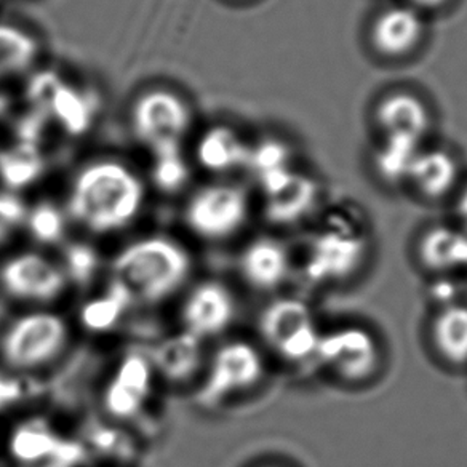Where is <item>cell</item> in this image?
<instances>
[{
	"label": "cell",
	"mask_w": 467,
	"mask_h": 467,
	"mask_svg": "<svg viewBox=\"0 0 467 467\" xmlns=\"http://www.w3.org/2000/svg\"><path fill=\"white\" fill-rule=\"evenodd\" d=\"M144 201L143 182L125 163L98 161L85 165L72 182L69 213L93 233L129 226Z\"/></svg>",
	"instance_id": "cell-1"
},
{
	"label": "cell",
	"mask_w": 467,
	"mask_h": 467,
	"mask_svg": "<svg viewBox=\"0 0 467 467\" xmlns=\"http://www.w3.org/2000/svg\"><path fill=\"white\" fill-rule=\"evenodd\" d=\"M191 260L184 248L165 237L135 242L117 254L114 280L130 292L131 298L159 301L167 298L188 277Z\"/></svg>",
	"instance_id": "cell-2"
},
{
	"label": "cell",
	"mask_w": 467,
	"mask_h": 467,
	"mask_svg": "<svg viewBox=\"0 0 467 467\" xmlns=\"http://www.w3.org/2000/svg\"><path fill=\"white\" fill-rule=\"evenodd\" d=\"M191 119L188 103L165 88L146 91L131 108L133 133L150 154L182 148Z\"/></svg>",
	"instance_id": "cell-3"
},
{
	"label": "cell",
	"mask_w": 467,
	"mask_h": 467,
	"mask_svg": "<svg viewBox=\"0 0 467 467\" xmlns=\"http://www.w3.org/2000/svg\"><path fill=\"white\" fill-rule=\"evenodd\" d=\"M31 109L58 125L69 137H82L95 122L97 108L88 93L66 82L57 71L34 74L26 87Z\"/></svg>",
	"instance_id": "cell-4"
},
{
	"label": "cell",
	"mask_w": 467,
	"mask_h": 467,
	"mask_svg": "<svg viewBox=\"0 0 467 467\" xmlns=\"http://www.w3.org/2000/svg\"><path fill=\"white\" fill-rule=\"evenodd\" d=\"M266 343L288 362L316 360L322 333L309 306L299 299L284 298L267 306L260 322Z\"/></svg>",
	"instance_id": "cell-5"
},
{
	"label": "cell",
	"mask_w": 467,
	"mask_h": 467,
	"mask_svg": "<svg viewBox=\"0 0 467 467\" xmlns=\"http://www.w3.org/2000/svg\"><path fill=\"white\" fill-rule=\"evenodd\" d=\"M66 339L63 318L53 312H33L10 325L2 339V356L14 368H36L57 358Z\"/></svg>",
	"instance_id": "cell-6"
},
{
	"label": "cell",
	"mask_w": 467,
	"mask_h": 467,
	"mask_svg": "<svg viewBox=\"0 0 467 467\" xmlns=\"http://www.w3.org/2000/svg\"><path fill=\"white\" fill-rule=\"evenodd\" d=\"M316 362L346 381H364L377 371L379 348L370 331L360 327H341L322 333Z\"/></svg>",
	"instance_id": "cell-7"
},
{
	"label": "cell",
	"mask_w": 467,
	"mask_h": 467,
	"mask_svg": "<svg viewBox=\"0 0 467 467\" xmlns=\"http://www.w3.org/2000/svg\"><path fill=\"white\" fill-rule=\"evenodd\" d=\"M248 199L234 184L201 189L186 207V223L203 239H224L237 233L247 220Z\"/></svg>",
	"instance_id": "cell-8"
},
{
	"label": "cell",
	"mask_w": 467,
	"mask_h": 467,
	"mask_svg": "<svg viewBox=\"0 0 467 467\" xmlns=\"http://www.w3.org/2000/svg\"><path fill=\"white\" fill-rule=\"evenodd\" d=\"M263 371V358L252 344L242 341L226 344L214 356L199 402L203 407H213L235 392L250 389L260 381Z\"/></svg>",
	"instance_id": "cell-9"
},
{
	"label": "cell",
	"mask_w": 467,
	"mask_h": 467,
	"mask_svg": "<svg viewBox=\"0 0 467 467\" xmlns=\"http://www.w3.org/2000/svg\"><path fill=\"white\" fill-rule=\"evenodd\" d=\"M367 252L364 235L350 227L331 224L312 241L306 273L314 282L348 279L362 265Z\"/></svg>",
	"instance_id": "cell-10"
},
{
	"label": "cell",
	"mask_w": 467,
	"mask_h": 467,
	"mask_svg": "<svg viewBox=\"0 0 467 467\" xmlns=\"http://www.w3.org/2000/svg\"><path fill=\"white\" fill-rule=\"evenodd\" d=\"M266 197L267 220L277 224H293L306 218L316 207L317 182L293 169L280 170L261 178Z\"/></svg>",
	"instance_id": "cell-11"
},
{
	"label": "cell",
	"mask_w": 467,
	"mask_h": 467,
	"mask_svg": "<svg viewBox=\"0 0 467 467\" xmlns=\"http://www.w3.org/2000/svg\"><path fill=\"white\" fill-rule=\"evenodd\" d=\"M8 295L25 301H50L65 290V275L52 261L36 254H16L0 269Z\"/></svg>",
	"instance_id": "cell-12"
},
{
	"label": "cell",
	"mask_w": 467,
	"mask_h": 467,
	"mask_svg": "<svg viewBox=\"0 0 467 467\" xmlns=\"http://www.w3.org/2000/svg\"><path fill=\"white\" fill-rule=\"evenodd\" d=\"M422 36L424 23L415 7L386 8L371 23V47L386 58H403L415 52Z\"/></svg>",
	"instance_id": "cell-13"
},
{
	"label": "cell",
	"mask_w": 467,
	"mask_h": 467,
	"mask_svg": "<svg viewBox=\"0 0 467 467\" xmlns=\"http://www.w3.org/2000/svg\"><path fill=\"white\" fill-rule=\"evenodd\" d=\"M150 392V365L143 356L130 354L119 365L104 392V407L116 418H131L143 409Z\"/></svg>",
	"instance_id": "cell-14"
},
{
	"label": "cell",
	"mask_w": 467,
	"mask_h": 467,
	"mask_svg": "<svg viewBox=\"0 0 467 467\" xmlns=\"http://www.w3.org/2000/svg\"><path fill=\"white\" fill-rule=\"evenodd\" d=\"M233 317V296L216 282H207L197 286L182 309L186 331L201 339L221 333L231 324Z\"/></svg>",
	"instance_id": "cell-15"
},
{
	"label": "cell",
	"mask_w": 467,
	"mask_h": 467,
	"mask_svg": "<svg viewBox=\"0 0 467 467\" xmlns=\"http://www.w3.org/2000/svg\"><path fill=\"white\" fill-rule=\"evenodd\" d=\"M377 124L383 135H400L422 141L431 127V114L421 98L409 91H394L378 103Z\"/></svg>",
	"instance_id": "cell-16"
},
{
	"label": "cell",
	"mask_w": 467,
	"mask_h": 467,
	"mask_svg": "<svg viewBox=\"0 0 467 467\" xmlns=\"http://www.w3.org/2000/svg\"><path fill=\"white\" fill-rule=\"evenodd\" d=\"M241 269L250 285L273 290L286 279L290 260L284 245L273 239L252 242L242 254Z\"/></svg>",
	"instance_id": "cell-17"
},
{
	"label": "cell",
	"mask_w": 467,
	"mask_h": 467,
	"mask_svg": "<svg viewBox=\"0 0 467 467\" xmlns=\"http://www.w3.org/2000/svg\"><path fill=\"white\" fill-rule=\"evenodd\" d=\"M248 146L237 131L226 125H216L202 135L195 146V159L203 169L224 173L247 165Z\"/></svg>",
	"instance_id": "cell-18"
},
{
	"label": "cell",
	"mask_w": 467,
	"mask_h": 467,
	"mask_svg": "<svg viewBox=\"0 0 467 467\" xmlns=\"http://www.w3.org/2000/svg\"><path fill=\"white\" fill-rule=\"evenodd\" d=\"M458 163L445 150H420L410 169L409 180L426 199H441L453 191L458 182Z\"/></svg>",
	"instance_id": "cell-19"
},
{
	"label": "cell",
	"mask_w": 467,
	"mask_h": 467,
	"mask_svg": "<svg viewBox=\"0 0 467 467\" xmlns=\"http://www.w3.org/2000/svg\"><path fill=\"white\" fill-rule=\"evenodd\" d=\"M10 451L14 458L27 464L55 456L61 461L78 456V448L61 441L52 428L42 421L25 422L15 429L14 435L10 437Z\"/></svg>",
	"instance_id": "cell-20"
},
{
	"label": "cell",
	"mask_w": 467,
	"mask_h": 467,
	"mask_svg": "<svg viewBox=\"0 0 467 467\" xmlns=\"http://www.w3.org/2000/svg\"><path fill=\"white\" fill-rule=\"evenodd\" d=\"M201 337L189 331L167 337L152 352L157 370L170 381H184L192 377L201 365Z\"/></svg>",
	"instance_id": "cell-21"
},
{
	"label": "cell",
	"mask_w": 467,
	"mask_h": 467,
	"mask_svg": "<svg viewBox=\"0 0 467 467\" xmlns=\"http://www.w3.org/2000/svg\"><path fill=\"white\" fill-rule=\"evenodd\" d=\"M424 266L434 271L467 267V233L453 227L437 226L424 234L420 244Z\"/></svg>",
	"instance_id": "cell-22"
},
{
	"label": "cell",
	"mask_w": 467,
	"mask_h": 467,
	"mask_svg": "<svg viewBox=\"0 0 467 467\" xmlns=\"http://www.w3.org/2000/svg\"><path fill=\"white\" fill-rule=\"evenodd\" d=\"M432 341L448 364H467L466 306L448 305L439 311L432 322Z\"/></svg>",
	"instance_id": "cell-23"
},
{
	"label": "cell",
	"mask_w": 467,
	"mask_h": 467,
	"mask_svg": "<svg viewBox=\"0 0 467 467\" xmlns=\"http://www.w3.org/2000/svg\"><path fill=\"white\" fill-rule=\"evenodd\" d=\"M46 173V157L42 148L15 141L0 150V182L12 191L33 186Z\"/></svg>",
	"instance_id": "cell-24"
},
{
	"label": "cell",
	"mask_w": 467,
	"mask_h": 467,
	"mask_svg": "<svg viewBox=\"0 0 467 467\" xmlns=\"http://www.w3.org/2000/svg\"><path fill=\"white\" fill-rule=\"evenodd\" d=\"M39 44L21 27L0 23V76H15L33 67Z\"/></svg>",
	"instance_id": "cell-25"
},
{
	"label": "cell",
	"mask_w": 467,
	"mask_h": 467,
	"mask_svg": "<svg viewBox=\"0 0 467 467\" xmlns=\"http://www.w3.org/2000/svg\"><path fill=\"white\" fill-rule=\"evenodd\" d=\"M420 143L415 138L400 135H384L383 143L377 150L375 165L384 182H402L409 180L410 169L420 152Z\"/></svg>",
	"instance_id": "cell-26"
},
{
	"label": "cell",
	"mask_w": 467,
	"mask_h": 467,
	"mask_svg": "<svg viewBox=\"0 0 467 467\" xmlns=\"http://www.w3.org/2000/svg\"><path fill=\"white\" fill-rule=\"evenodd\" d=\"M131 295L122 284L112 280L108 292L99 298L91 299L82 307L80 320L87 330L101 333L116 327L130 306Z\"/></svg>",
	"instance_id": "cell-27"
},
{
	"label": "cell",
	"mask_w": 467,
	"mask_h": 467,
	"mask_svg": "<svg viewBox=\"0 0 467 467\" xmlns=\"http://www.w3.org/2000/svg\"><path fill=\"white\" fill-rule=\"evenodd\" d=\"M150 165V178L159 191L175 194L182 191L189 180V165L182 154V148L154 152Z\"/></svg>",
	"instance_id": "cell-28"
},
{
	"label": "cell",
	"mask_w": 467,
	"mask_h": 467,
	"mask_svg": "<svg viewBox=\"0 0 467 467\" xmlns=\"http://www.w3.org/2000/svg\"><path fill=\"white\" fill-rule=\"evenodd\" d=\"M290 159L292 154L285 143H282L279 140H265L254 148H250L245 167L252 170L256 178L261 180L280 170L292 169Z\"/></svg>",
	"instance_id": "cell-29"
},
{
	"label": "cell",
	"mask_w": 467,
	"mask_h": 467,
	"mask_svg": "<svg viewBox=\"0 0 467 467\" xmlns=\"http://www.w3.org/2000/svg\"><path fill=\"white\" fill-rule=\"evenodd\" d=\"M25 221L34 239L42 244H55L65 233V216L52 202H40L27 212Z\"/></svg>",
	"instance_id": "cell-30"
},
{
	"label": "cell",
	"mask_w": 467,
	"mask_h": 467,
	"mask_svg": "<svg viewBox=\"0 0 467 467\" xmlns=\"http://www.w3.org/2000/svg\"><path fill=\"white\" fill-rule=\"evenodd\" d=\"M65 265L67 275L78 285H85L93 279L99 260L95 248L85 244H74L66 250Z\"/></svg>",
	"instance_id": "cell-31"
},
{
	"label": "cell",
	"mask_w": 467,
	"mask_h": 467,
	"mask_svg": "<svg viewBox=\"0 0 467 467\" xmlns=\"http://www.w3.org/2000/svg\"><path fill=\"white\" fill-rule=\"evenodd\" d=\"M50 120L37 110L31 109L25 116H21L15 124V141L18 143L33 144L42 148V143L48 135Z\"/></svg>",
	"instance_id": "cell-32"
},
{
	"label": "cell",
	"mask_w": 467,
	"mask_h": 467,
	"mask_svg": "<svg viewBox=\"0 0 467 467\" xmlns=\"http://www.w3.org/2000/svg\"><path fill=\"white\" fill-rule=\"evenodd\" d=\"M26 207L14 194L0 192V245L23 224Z\"/></svg>",
	"instance_id": "cell-33"
},
{
	"label": "cell",
	"mask_w": 467,
	"mask_h": 467,
	"mask_svg": "<svg viewBox=\"0 0 467 467\" xmlns=\"http://www.w3.org/2000/svg\"><path fill=\"white\" fill-rule=\"evenodd\" d=\"M21 396H23L21 384L14 378L0 375V410L7 409L15 402H18Z\"/></svg>",
	"instance_id": "cell-34"
},
{
	"label": "cell",
	"mask_w": 467,
	"mask_h": 467,
	"mask_svg": "<svg viewBox=\"0 0 467 467\" xmlns=\"http://www.w3.org/2000/svg\"><path fill=\"white\" fill-rule=\"evenodd\" d=\"M456 214L460 218L461 224L467 233V186L461 191L458 202H456Z\"/></svg>",
	"instance_id": "cell-35"
},
{
	"label": "cell",
	"mask_w": 467,
	"mask_h": 467,
	"mask_svg": "<svg viewBox=\"0 0 467 467\" xmlns=\"http://www.w3.org/2000/svg\"><path fill=\"white\" fill-rule=\"evenodd\" d=\"M410 2L422 10H435V8L443 7L450 0H410Z\"/></svg>",
	"instance_id": "cell-36"
},
{
	"label": "cell",
	"mask_w": 467,
	"mask_h": 467,
	"mask_svg": "<svg viewBox=\"0 0 467 467\" xmlns=\"http://www.w3.org/2000/svg\"><path fill=\"white\" fill-rule=\"evenodd\" d=\"M10 109H12V99H10L7 93L0 91V119L7 116Z\"/></svg>",
	"instance_id": "cell-37"
},
{
	"label": "cell",
	"mask_w": 467,
	"mask_h": 467,
	"mask_svg": "<svg viewBox=\"0 0 467 467\" xmlns=\"http://www.w3.org/2000/svg\"><path fill=\"white\" fill-rule=\"evenodd\" d=\"M271 467H277V466H271Z\"/></svg>",
	"instance_id": "cell-38"
}]
</instances>
